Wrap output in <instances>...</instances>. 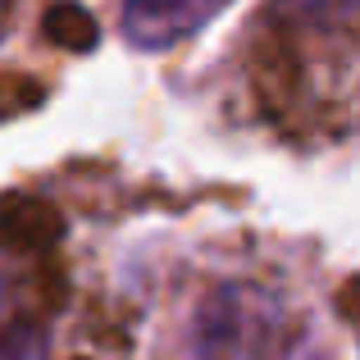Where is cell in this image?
Here are the masks:
<instances>
[{
  "mask_svg": "<svg viewBox=\"0 0 360 360\" xmlns=\"http://www.w3.org/2000/svg\"><path fill=\"white\" fill-rule=\"evenodd\" d=\"M274 324V310L260 292L242 288V283H224L196 310V352L201 360H246L255 342H264Z\"/></svg>",
  "mask_w": 360,
  "mask_h": 360,
  "instance_id": "6da1fadb",
  "label": "cell"
},
{
  "mask_svg": "<svg viewBox=\"0 0 360 360\" xmlns=\"http://www.w3.org/2000/svg\"><path fill=\"white\" fill-rule=\"evenodd\" d=\"M219 14V0H119V32L132 51L165 55Z\"/></svg>",
  "mask_w": 360,
  "mask_h": 360,
  "instance_id": "7a4b0ae2",
  "label": "cell"
},
{
  "mask_svg": "<svg viewBox=\"0 0 360 360\" xmlns=\"http://www.w3.org/2000/svg\"><path fill=\"white\" fill-rule=\"evenodd\" d=\"M0 360H51V333L18 306L5 264H0Z\"/></svg>",
  "mask_w": 360,
  "mask_h": 360,
  "instance_id": "3957f363",
  "label": "cell"
},
{
  "mask_svg": "<svg viewBox=\"0 0 360 360\" xmlns=\"http://www.w3.org/2000/svg\"><path fill=\"white\" fill-rule=\"evenodd\" d=\"M269 18L283 27L333 32V27H352L356 0H269Z\"/></svg>",
  "mask_w": 360,
  "mask_h": 360,
  "instance_id": "277c9868",
  "label": "cell"
},
{
  "mask_svg": "<svg viewBox=\"0 0 360 360\" xmlns=\"http://www.w3.org/2000/svg\"><path fill=\"white\" fill-rule=\"evenodd\" d=\"M46 37L60 46H73V51H91L96 46V18L87 14L82 5H69V0H60V5L46 14Z\"/></svg>",
  "mask_w": 360,
  "mask_h": 360,
  "instance_id": "5b68a950",
  "label": "cell"
}]
</instances>
